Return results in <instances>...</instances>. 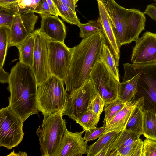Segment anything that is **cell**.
<instances>
[{
    "mask_svg": "<svg viewBox=\"0 0 156 156\" xmlns=\"http://www.w3.org/2000/svg\"><path fill=\"white\" fill-rule=\"evenodd\" d=\"M144 13L156 21V7L154 5H148Z\"/></svg>",
    "mask_w": 156,
    "mask_h": 156,
    "instance_id": "obj_37",
    "label": "cell"
},
{
    "mask_svg": "<svg viewBox=\"0 0 156 156\" xmlns=\"http://www.w3.org/2000/svg\"><path fill=\"white\" fill-rule=\"evenodd\" d=\"M143 125V111L138 101L132 110L124 129L130 130L141 136L144 133Z\"/></svg>",
    "mask_w": 156,
    "mask_h": 156,
    "instance_id": "obj_21",
    "label": "cell"
},
{
    "mask_svg": "<svg viewBox=\"0 0 156 156\" xmlns=\"http://www.w3.org/2000/svg\"><path fill=\"white\" fill-rule=\"evenodd\" d=\"M106 40L102 31L82 40L72 48L70 69L64 83L69 93L82 86L90 79L92 70L101 53Z\"/></svg>",
    "mask_w": 156,
    "mask_h": 156,
    "instance_id": "obj_2",
    "label": "cell"
},
{
    "mask_svg": "<svg viewBox=\"0 0 156 156\" xmlns=\"http://www.w3.org/2000/svg\"><path fill=\"white\" fill-rule=\"evenodd\" d=\"M9 75L4 70L2 67L0 66V82L1 84L8 83Z\"/></svg>",
    "mask_w": 156,
    "mask_h": 156,
    "instance_id": "obj_39",
    "label": "cell"
},
{
    "mask_svg": "<svg viewBox=\"0 0 156 156\" xmlns=\"http://www.w3.org/2000/svg\"><path fill=\"white\" fill-rule=\"evenodd\" d=\"M10 29L0 27V66H3L9 47Z\"/></svg>",
    "mask_w": 156,
    "mask_h": 156,
    "instance_id": "obj_29",
    "label": "cell"
},
{
    "mask_svg": "<svg viewBox=\"0 0 156 156\" xmlns=\"http://www.w3.org/2000/svg\"><path fill=\"white\" fill-rule=\"evenodd\" d=\"M131 69L139 74L137 91L133 98L138 100L143 110L156 115V64L145 66L132 64Z\"/></svg>",
    "mask_w": 156,
    "mask_h": 156,
    "instance_id": "obj_5",
    "label": "cell"
},
{
    "mask_svg": "<svg viewBox=\"0 0 156 156\" xmlns=\"http://www.w3.org/2000/svg\"><path fill=\"white\" fill-rule=\"evenodd\" d=\"M15 12L12 9L0 6V27L10 29Z\"/></svg>",
    "mask_w": 156,
    "mask_h": 156,
    "instance_id": "obj_31",
    "label": "cell"
},
{
    "mask_svg": "<svg viewBox=\"0 0 156 156\" xmlns=\"http://www.w3.org/2000/svg\"><path fill=\"white\" fill-rule=\"evenodd\" d=\"M34 12L42 15H51L49 6L46 0H41Z\"/></svg>",
    "mask_w": 156,
    "mask_h": 156,
    "instance_id": "obj_36",
    "label": "cell"
},
{
    "mask_svg": "<svg viewBox=\"0 0 156 156\" xmlns=\"http://www.w3.org/2000/svg\"><path fill=\"white\" fill-rule=\"evenodd\" d=\"M62 18L71 24L77 25L80 22L76 12L59 0H52Z\"/></svg>",
    "mask_w": 156,
    "mask_h": 156,
    "instance_id": "obj_23",
    "label": "cell"
},
{
    "mask_svg": "<svg viewBox=\"0 0 156 156\" xmlns=\"http://www.w3.org/2000/svg\"><path fill=\"white\" fill-rule=\"evenodd\" d=\"M90 79L96 90L104 101L105 104L118 98L120 82L117 80L100 58L92 70Z\"/></svg>",
    "mask_w": 156,
    "mask_h": 156,
    "instance_id": "obj_7",
    "label": "cell"
},
{
    "mask_svg": "<svg viewBox=\"0 0 156 156\" xmlns=\"http://www.w3.org/2000/svg\"><path fill=\"white\" fill-rule=\"evenodd\" d=\"M105 2V7L110 16L119 47L130 43L132 41L129 25L136 9H126L118 4L114 0H107Z\"/></svg>",
    "mask_w": 156,
    "mask_h": 156,
    "instance_id": "obj_9",
    "label": "cell"
},
{
    "mask_svg": "<svg viewBox=\"0 0 156 156\" xmlns=\"http://www.w3.org/2000/svg\"><path fill=\"white\" fill-rule=\"evenodd\" d=\"M143 111V135L146 138L156 141V115L151 111Z\"/></svg>",
    "mask_w": 156,
    "mask_h": 156,
    "instance_id": "obj_22",
    "label": "cell"
},
{
    "mask_svg": "<svg viewBox=\"0 0 156 156\" xmlns=\"http://www.w3.org/2000/svg\"><path fill=\"white\" fill-rule=\"evenodd\" d=\"M142 156H156V141L145 138L143 141Z\"/></svg>",
    "mask_w": 156,
    "mask_h": 156,
    "instance_id": "obj_34",
    "label": "cell"
},
{
    "mask_svg": "<svg viewBox=\"0 0 156 156\" xmlns=\"http://www.w3.org/2000/svg\"><path fill=\"white\" fill-rule=\"evenodd\" d=\"M135 41L131 56L132 64L145 66L156 64V33L146 32Z\"/></svg>",
    "mask_w": 156,
    "mask_h": 156,
    "instance_id": "obj_12",
    "label": "cell"
},
{
    "mask_svg": "<svg viewBox=\"0 0 156 156\" xmlns=\"http://www.w3.org/2000/svg\"><path fill=\"white\" fill-rule=\"evenodd\" d=\"M30 34L26 29L20 14L16 12L10 28L9 47L15 46L17 48Z\"/></svg>",
    "mask_w": 156,
    "mask_h": 156,
    "instance_id": "obj_17",
    "label": "cell"
},
{
    "mask_svg": "<svg viewBox=\"0 0 156 156\" xmlns=\"http://www.w3.org/2000/svg\"><path fill=\"white\" fill-rule=\"evenodd\" d=\"M123 102L118 98L114 100L105 104V117L103 125L106 126L116 115L125 106Z\"/></svg>",
    "mask_w": 156,
    "mask_h": 156,
    "instance_id": "obj_26",
    "label": "cell"
},
{
    "mask_svg": "<svg viewBox=\"0 0 156 156\" xmlns=\"http://www.w3.org/2000/svg\"><path fill=\"white\" fill-rule=\"evenodd\" d=\"M48 5L51 15L57 16H59L56 8L52 0H46Z\"/></svg>",
    "mask_w": 156,
    "mask_h": 156,
    "instance_id": "obj_40",
    "label": "cell"
},
{
    "mask_svg": "<svg viewBox=\"0 0 156 156\" xmlns=\"http://www.w3.org/2000/svg\"><path fill=\"white\" fill-rule=\"evenodd\" d=\"M122 131L115 130L107 132L95 142L87 147V154L88 156H95L101 150L108 149Z\"/></svg>",
    "mask_w": 156,
    "mask_h": 156,
    "instance_id": "obj_20",
    "label": "cell"
},
{
    "mask_svg": "<svg viewBox=\"0 0 156 156\" xmlns=\"http://www.w3.org/2000/svg\"><path fill=\"white\" fill-rule=\"evenodd\" d=\"M18 0H0V6L10 9L14 10V9Z\"/></svg>",
    "mask_w": 156,
    "mask_h": 156,
    "instance_id": "obj_38",
    "label": "cell"
},
{
    "mask_svg": "<svg viewBox=\"0 0 156 156\" xmlns=\"http://www.w3.org/2000/svg\"><path fill=\"white\" fill-rule=\"evenodd\" d=\"M34 31L17 47L19 53V62L31 68L33 64L34 48L35 36Z\"/></svg>",
    "mask_w": 156,
    "mask_h": 156,
    "instance_id": "obj_18",
    "label": "cell"
},
{
    "mask_svg": "<svg viewBox=\"0 0 156 156\" xmlns=\"http://www.w3.org/2000/svg\"><path fill=\"white\" fill-rule=\"evenodd\" d=\"M35 36L33 64L31 69L38 87L50 75L48 66V39L38 29L34 31Z\"/></svg>",
    "mask_w": 156,
    "mask_h": 156,
    "instance_id": "obj_11",
    "label": "cell"
},
{
    "mask_svg": "<svg viewBox=\"0 0 156 156\" xmlns=\"http://www.w3.org/2000/svg\"><path fill=\"white\" fill-rule=\"evenodd\" d=\"M138 100L133 99L126 103L121 110L106 126L105 133L113 131L124 129L130 116L132 110L138 103Z\"/></svg>",
    "mask_w": 156,
    "mask_h": 156,
    "instance_id": "obj_16",
    "label": "cell"
},
{
    "mask_svg": "<svg viewBox=\"0 0 156 156\" xmlns=\"http://www.w3.org/2000/svg\"><path fill=\"white\" fill-rule=\"evenodd\" d=\"M62 111L44 116L39 134L40 151L43 156H56L66 130Z\"/></svg>",
    "mask_w": 156,
    "mask_h": 156,
    "instance_id": "obj_4",
    "label": "cell"
},
{
    "mask_svg": "<svg viewBox=\"0 0 156 156\" xmlns=\"http://www.w3.org/2000/svg\"><path fill=\"white\" fill-rule=\"evenodd\" d=\"M97 1L99 15L98 19L101 24L104 35L109 45L110 48L114 56L117 66H118L120 47L114 33L112 21L105 3L102 0Z\"/></svg>",
    "mask_w": 156,
    "mask_h": 156,
    "instance_id": "obj_14",
    "label": "cell"
},
{
    "mask_svg": "<svg viewBox=\"0 0 156 156\" xmlns=\"http://www.w3.org/2000/svg\"><path fill=\"white\" fill-rule=\"evenodd\" d=\"M140 136L130 130L124 129L107 149V155L111 156L113 152L116 151L131 144L137 139Z\"/></svg>",
    "mask_w": 156,
    "mask_h": 156,
    "instance_id": "obj_19",
    "label": "cell"
},
{
    "mask_svg": "<svg viewBox=\"0 0 156 156\" xmlns=\"http://www.w3.org/2000/svg\"><path fill=\"white\" fill-rule=\"evenodd\" d=\"M41 0H18L14 9L15 11L21 14L34 12Z\"/></svg>",
    "mask_w": 156,
    "mask_h": 156,
    "instance_id": "obj_30",
    "label": "cell"
},
{
    "mask_svg": "<svg viewBox=\"0 0 156 156\" xmlns=\"http://www.w3.org/2000/svg\"><path fill=\"white\" fill-rule=\"evenodd\" d=\"M85 131L72 132L67 129L56 156H81L87 154V142L82 136Z\"/></svg>",
    "mask_w": 156,
    "mask_h": 156,
    "instance_id": "obj_13",
    "label": "cell"
},
{
    "mask_svg": "<svg viewBox=\"0 0 156 156\" xmlns=\"http://www.w3.org/2000/svg\"><path fill=\"white\" fill-rule=\"evenodd\" d=\"M39 32L50 40L64 43L66 36V27L58 16L42 15Z\"/></svg>",
    "mask_w": 156,
    "mask_h": 156,
    "instance_id": "obj_15",
    "label": "cell"
},
{
    "mask_svg": "<svg viewBox=\"0 0 156 156\" xmlns=\"http://www.w3.org/2000/svg\"><path fill=\"white\" fill-rule=\"evenodd\" d=\"M104 106V101L98 94L89 105L87 110H92L97 115H100L103 111Z\"/></svg>",
    "mask_w": 156,
    "mask_h": 156,
    "instance_id": "obj_35",
    "label": "cell"
},
{
    "mask_svg": "<svg viewBox=\"0 0 156 156\" xmlns=\"http://www.w3.org/2000/svg\"></svg>",
    "mask_w": 156,
    "mask_h": 156,
    "instance_id": "obj_42",
    "label": "cell"
},
{
    "mask_svg": "<svg viewBox=\"0 0 156 156\" xmlns=\"http://www.w3.org/2000/svg\"><path fill=\"white\" fill-rule=\"evenodd\" d=\"M48 44L50 75L64 82L69 70L72 48L68 47L64 43L53 41L49 39Z\"/></svg>",
    "mask_w": 156,
    "mask_h": 156,
    "instance_id": "obj_10",
    "label": "cell"
},
{
    "mask_svg": "<svg viewBox=\"0 0 156 156\" xmlns=\"http://www.w3.org/2000/svg\"><path fill=\"white\" fill-rule=\"evenodd\" d=\"M100 58L103 61L115 79L119 82V75L114 56L107 43L104 44Z\"/></svg>",
    "mask_w": 156,
    "mask_h": 156,
    "instance_id": "obj_24",
    "label": "cell"
},
{
    "mask_svg": "<svg viewBox=\"0 0 156 156\" xmlns=\"http://www.w3.org/2000/svg\"><path fill=\"white\" fill-rule=\"evenodd\" d=\"M143 141L139 138L131 144L116 151V156H142Z\"/></svg>",
    "mask_w": 156,
    "mask_h": 156,
    "instance_id": "obj_28",
    "label": "cell"
},
{
    "mask_svg": "<svg viewBox=\"0 0 156 156\" xmlns=\"http://www.w3.org/2000/svg\"><path fill=\"white\" fill-rule=\"evenodd\" d=\"M100 118L92 110H87L75 121L79 124L85 131L96 127Z\"/></svg>",
    "mask_w": 156,
    "mask_h": 156,
    "instance_id": "obj_25",
    "label": "cell"
},
{
    "mask_svg": "<svg viewBox=\"0 0 156 156\" xmlns=\"http://www.w3.org/2000/svg\"><path fill=\"white\" fill-rule=\"evenodd\" d=\"M64 83L59 78L50 75L38 87L37 109L44 116L64 110L68 97Z\"/></svg>",
    "mask_w": 156,
    "mask_h": 156,
    "instance_id": "obj_3",
    "label": "cell"
},
{
    "mask_svg": "<svg viewBox=\"0 0 156 156\" xmlns=\"http://www.w3.org/2000/svg\"><path fill=\"white\" fill-rule=\"evenodd\" d=\"M7 89L9 106L23 122L28 117L38 114L37 82L31 68L20 62L11 69Z\"/></svg>",
    "mask_w": 156,
    "mask_h": 156,
    "instance_id": "obj_1",
    "label": "cell"
},
{
    "mask_svg": "<svg viewBox=\"0 0 156 156\" xmlns=\"http://www.w3.org/2000/svg\"><path fill=\"white\" fill-rule=\"evenodd\" d=\"M105 130L106 127L104 125L102 127H96L91 129L86 130L83 138L87 142L94 140L102 136L104 134Z\"/></svg>",
    "mask_w": 156,
    "mask_h": 156,
    "instance_id": "obj_33",
    "label": "cell"
},
{
    "mask_svg": "<svg viewBox=\"0 0 156 156\" xmlns=\"http://www.w3.org/2000/svg\"><path fill=\"white\" fill-rule=\"evenodd\" d=\"M77 26L80 30V37L82 39L87 38L99 31H102V26L98 19L96 20H90L86 23H80Z\"/></svg>",
    "mask_w": 156,
    "mask_h": 156,
    "instance_id": "obj_27",
    "label": "cell"
},
{
    "mask_svg": "<svg viewBox=\"0 0 156 156\" xmlns=\"http://www.w3.org/2000/svg\"><path fill=\"white\" fill-rule=\"evenodd\" d=\"M23 123L9 106L0 109V147L10 150L21 143L24 135Z\"/></svg>",
    "mask_w": 156,
    "mask_h": 156,
    "instance_id": "obj_6",
    "label": "cell"
},
{
    "mask_svg": "<svg viewBox=\"0 0 156 156\" xmlns=\"http://www.w3.org/2000/svg\"><path fill=\"white\" fill-rule=\"evenodd\" d=\"M22 21L28 32L32 33L34 30L35 26L38 17L34 12H29L20 14Z\"/></svg>",
    "mask_w": 156,
    "mask_h": 156,
    "instance_id": "obj_32",
    "label": "cell"
},
{
    "mask_svg": "<svg viewBox=\"0 0 156 156\" xmlns=\"http://www.w3.org/2000/svg\"><path fill=\"white\" fill-rule=\"evenodd\" d=\"M63 4L67 5L74 11L76 12V5L78 0H59Z\"/></svg>",
    "mask_w": 156,
    "mask_h": 156,
    "instance_id": "obj_41",
    "label": "cell"
},
{
    "mask_svg": "<svg viewBox=\"0 0 156 156\" xmlns=\"http://www.w3.org/2000/svg\"><path fill=\"white\" fill-rule=\"evenodd\" d=\"M98 94L90 79L80 88L69 93L63 111V115L76 121L87 110Z\"/></svg>",
    "mask_w": 156,
    "mask_h": 156,
    "instance_id": "obj_8",
    "label": "cell"
}]
</instances>
